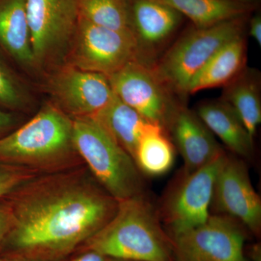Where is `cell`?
Listing matches in <instances>:
<instances>
[{"mask_svg": "<svg viewBox=\"0 0 261 261\" xmlns=\"http://www.w3.org/2000/svg\"><path fill=\"white\" fill-rule=\"evenodd\" d=\"M36 68L63 64L80 23L78 0H27Z\"/></svg>", "mask_w": 261, "mask_h": 261, "instance_id": "cell-6", "label": "cell"}, {"mask_svg": "<svg viewBox=\"0 0 261 261\" xmlns=\"http://www.w3.org/2000/svg\"><path fill=\"white\" fill-rule=\"evenodd\" d=\"M73 119V141L106 191L121 201L142 195V178L134 159L91 117Z\"/></svg>", "mask_w": 261, "mask_h": 261, "instance_id": "cell-5", "label": "cell"}, {"mask_svg": "<svg viewBox=\"0 0 261 261\" xmlns=\"http://www.w3.org/2000/svg\"><path fill=\"white\" fill-rule=\"evenodd\" d=\"M75 154L73 119L53 103L0 138V163L36 173L65 166Z\"/></svg>", "mask_w": 261, "mask_h": 261, "instance_id": "cell-3", "label": "cell"}, {"mask_svg": "<svg viewBox=\"0 0 261 261\" xmlns=\"http://www.w3.org/2000/svg\"><path fill=\"white\" fill-rule=\"evenodd\" d=\"M108 77L117 97L166 132L178 106L185 103L171 93L152 66L140 62H130Z\"/></svg>", "mask_w": 261, "mask_h": 261, "instance_id": "cell-9", "label": "cell"}, {"mask_svg": "<svg viewBox=\"0 0 261 261\" xmlns=\"http://www.w3.org/2000/svg\"><path fill=\"white\" fill-rule=\"evenodd\" d=\"M134 61H137V47L132 34L80 18L64 63L109 76Z\"/></svg>", "mask_w": 261, "mask_h": 261, "instance_id": "cell-8", "label": "cell"}, {"mask_svg": "<svg viewBox=\"0 0 261 261\" xmlns=\"http://www.w3.org/2000/svg\"><path fill=\"white\" fill-rule=\"evenodd\" d=\"M176 147L166 129L150 123L138 142L135 162L139 170L149 176H161L172 168Z\"/></svg>", "mask_w": 261, "mask_h": 261, "instance_id": "cell-20", "label": "cell"}, {"mask_svg": "<svg viewBox=\"0 0 261 261\" xmlns=\"http://www.w3.org/2000/svg\"><path fill=\"white\" fill-rule=\"evenodd\" d=\"M5 257L57 261L107 224L118 201L77 173L34 177L13 192Z\"/></svg>", "mask_w": 261, "mask_h": 261, "instance_id": "cell-1", "label": "cell"}, {"mask_svg": "<svg viewBox=\"0 0 261 261\" xmlns=\"http://www.w3.org/2000/svg\"><path fill=\"white\" fill-rule=\"evenodd\" d=\"M252 261H261V248L259 245H255L251 250Z\"/></svg>", "mask_w": 261, "mask_h": 261, "instance_id": "cell-29", "label": "cell"}, {"mask_svg": "<svg viewBox=\"0 0 261 261\" xmlns=\"http://www.w3.org/2000/svg\"><path fill=\"white\" fill-rule=\"evenodd\" d=\"M258 70L246 67L223 87L221 99L234 110L252 138L261 123V82Z\"/></svg>", "mask_w": 261, "mask_h": 261, "instance_id": "cell-18", "label": "cell"}, {"mask_svg": "<svg viewBox=\"0 0 261 261\" xmlns=\"http://www.w3.org/2000/svg\"><path fill=\"white\" fill-rule=\"evenodd\" d=\"M248 32L250 37L256 42L259 47L261 46V16L255 15L248 22Z\"/></svg>", "mask_w": 261, "mask_h": 261, "instance_id": "cell-27", "label": "cell"}, {"mask_svg": "<svg viewBox=\"0 0 261 261\" xmlns=\"http://www.w3.org/2000/svg\"><path fill=\"white\" fill-rule=\"evenodd\" d=\"M195 112L231 152L240 157L251 159L253 138L227 102L221 98L205 101L199 105Z\"/></svg>", "mask_w": 261, "mask_h": 261, "instance_id": "cell-15", "label": "cell"}, {"mask_svg": "<svg viewBox=\"0 0 261 261\" xmlns=\"http://www.w3.org/2000/svg\"><path fill=\"white\" fill-rule=\"evenodd\" d=\"M107 261H137V260H125V259L111 258V257H108Z\"/></svg>", "mask_w": 261, "mask_h": 261, "instance_id": "cell-32", "label": "cell"}, {"mask_svg": "<svg viewBox=\"0 0 261 261\" xmlns=\"http://www.w3.org/2000/svg\"><path fill=\"white\" fill-rule=\"evenodd\" d=\"M0 261H39L29 260V259L13 258V257H0Z\"/></svg>", "mask_w": 261, "mask_h": 261, "instance_id": "cell-30", "label": "cell"}, {"mask_svg": "<svg viewBox=\"0 0 261 261\" xmlns=\"http://www.w3.org/2000/svg\"><path fill=\"white\" fill-rule=\"evenodd\" d=\"M27 0H0V49L27 69H37L33 56Z\"/></svg>", "mask_w": 261, "mask_h": 261, "instance_id": "cell-16", "label": "cell"}, {"mask_svg": "<svg viewBox=\"0 0 261 261\" xmlns=\"http://www.w3.org/2000/svg\"><path fill=\"white\" fill-rule=\"evenodd\" d=\"M185 15L194 27H206L247 15L255 5L233 0H156Z\"/></svg>", "mask_w": 261, "mask_h": 261, "instance_id": "cell-21", "label": "cell"}, {"mask_svg": "<svg viewBox=\"0 0 261 261\" xmlns=\"http://www.w3.org/2000/svg\"><path fill=\"white\" fill-rule=\"evenodd\" d=\"M171 239L174 261H250L245 227L224 215H210L204 224Z\"/></svg>", "mask_w": 261, "mask_h": 261, "instance_id": "cell-10", "label": "cell"}, {"mask_svg": "<svg viewBox=\"0 0 261 261\" xmlns=\"http://www.w3.org/2000/svg\"><path fill=\"white\" fill-rule=\"evenodd\" d=\"M108 257L92 250H87V252L81 255L80 256L75 257L70 261H107Z\"/></svg>", "mask_w": 261, "mask_h": 261, "instance_id": "cell-28", "label": "cell"}, {"mask_svg": "<svg viewBox=\"0 0 261 261\" xmlns=\"http://www.w3.org/2000/svg\"><path fill=\"white\" fill-rule=\"evenodd\" d=\"M80 18L112 30L132 33L130 0H78Z\"/></svg>", "mask_w": 261, "mask_h": 261, "instance_id": "cell-22", "label": "cell"}, {"mask_svg": "<svg viewBox=\"0 0 261 261\" xmlns=\"http://www.w3.org/2000/svg\"><path fill=\"white\" fill-rule=\"evenodd\" d=\"M91 118L95 120L133 159L141 137L152 123L116 94L106 107Z\"/></svg>", "mask_w": 261, "mask_h": 261, "instance_id": "cell-19", "label": "cell"}, {"mask_svg": "<svg viewBox=\"0 0 261 261\" xmlns=\"http://www.w3.org/2000/svg\"><path fill=\"white\" fill-rule=\"evenodd\" d=\"M233 1L240 2V3H247V4L255 5L257 0H233Z\"/></svg>", "mask_w": 261, "mask_h": 261, "instance_id": "cell-31", "label": "cell"}, {"mask_svg": "<svg viewBox=\"0 0 261 261\" xmlns=\"http://www.w3.org/2000/svg\"><path fill=\"white\" fill-rule=\"evenodd\" d=\"M247 43L245 35L230 41L216 51L192 79L188 93L222 87L238 76L247 67Z\"/></svg>", "mask_w": 261, "mask_h": 261, "instance_id": "cell-17", "label": "cell"}, {"mask_svg": "<svg viewBox=\"0 0 261 261\" xmlns=\"http://www.w3.org/2000/svg\"><path fill=\"white\" fill-rule=\"evenodd\" d=\"M84 245L111 258L174 261L172 239L142 195L118 201L113 217Z\"/></svg>", "mask_w": 261, "mask_h": 261, "instance_id": "cell-2", "label": "cell"}, {"mask_svg": "<svg viewBox=\"0 0 261 261\" xmlns=\"http://www.w3.org/2000/svg\"><path fill=\"white\" fill-rule=\"evenodd\" d=\"M12 224L11 212L8 204L0 203V247L9 231Z\"/></svg>", "mask_w": 261, "mask_h": 261, "instance_id": "cell-25", "label": "cell"}, {"mask_svg": "<svg viewBox=\"0 0 261 261\" xmlns=\"http://www.w3.org/2000/svg\"><path fill=\"white\" fill-rule=\"evenodd\" d=\"M47 87L53 104L71 118L93 116L115 96L107 75L66 63L57 67Z\"/></svg>", "mask_w": 261, "mask_h": 261, "instance_id": "cell-11", "label": "cell"}, {"mask_svg": "<svg viewBox=\"0 0 261 261\" xmlns=\"http://www.w3.org/2000/svg\"><path fill=\"white\" fill-rule=\"evenodd\" d=\"M167 132L184 160V174L193 172L225 152L214 134L185 103L178 106Z\"/></svg>", "mask_w": 261, "mask_h": 261, "instance_id": "cell-14", "label": "cell"}, {"mask_svg": "<svg viewBox=\"0 0 261 261\" xmlns=\"http://www.w3.org/2000/svg\"><path fill=\"white\" fill-rule=\"evenodd\" d=\"M137 61L152 66L181 23L182 15L156 0H130Z\"/></svg>", "mask_w": 261, "mask_h": 261, "instance_id": "cell-13", "label": "cell"}, {"mask_svg": "<svg viewBox=\"0 0 261 261\" xmlns=\"http://www.w3.org/2000/svg\"><path fill=\"white\" fill-rule=\"evenodd\" d=\"M212 205L220 215L231 218L253 234L260 235V197L241 160L226 157L215 181Z\"/></svg>", "mask_w": 261, "mask_h": 261, "instance_id": "cell-12", "label": "cell"}, {"mask_svg": "<svg viewBox=\"0 0 261 261\" xmlns=\"http://www.w3.org/2000/svg\"><path fill=\"white\" fill-rule=\"evenodd\" d=\"M28 97L18 78L0 59V109L18 110L25 107Z\"/></svg>", "mask_w": 261, "mask_h": 261, "instance_id": "cell-23", "label": "cell"}, {"mask_svg": "<svg viewBox=\"0 0 261 261\" xmlns=\"http://www.w3.org/2000/svg\"><path fill=\"white\" fill-rule=\"evenodd\" d=\"M17 122L16 116L13 113L0 109V138L11 132Z\"/></svg>", "mask_w": 261, "mask_h": 261, "instance_id": "cell-26", "label": "cell"}, {"mask_svg": "<svg viewBox=\"0 0 261 261\" xmlns=\"http://www.w3.org/2000/svg\"><path fill=\"white\" fill-rule=\"evenodd\" d=\"M247 15L209 27H194L152 65L160 80L180 101L185 102L192 79L215 53L230 41L245 35Z\"/></svg>", "mask_w": 261, "mask_h": 261, "instance_id": "cell-4", "label": "cell"}, {"mask_svg": "<svg viewBox=\"0 0 261 261\" xmlns=\"http://www.w3.org/2000/svg\"><path fill=\"white\" fill-rule=\"evenodd\" d=\"M227 154L193 172L182 175L161 207V220L171 238L200 226L210 216L215 181Z\"/></svg>", "mask_w": 261, "mask_h": 261, "instance_id": "cell-7", "label": "cell"}, {"mask_svg": "<svg viewBox=\"0 0 261 261\" xmlns=\"http://www.w3.org/2000/svg\"><path fill=\"white\" fill-rule=\"evenodd\" d=\"M36 174L31 170L0 163V199L36 177Z\"/></svg>", "mask_w": 261, "mask_h": 261, "instance_id": "cell-24", "label": "cell"}]
</instances>
